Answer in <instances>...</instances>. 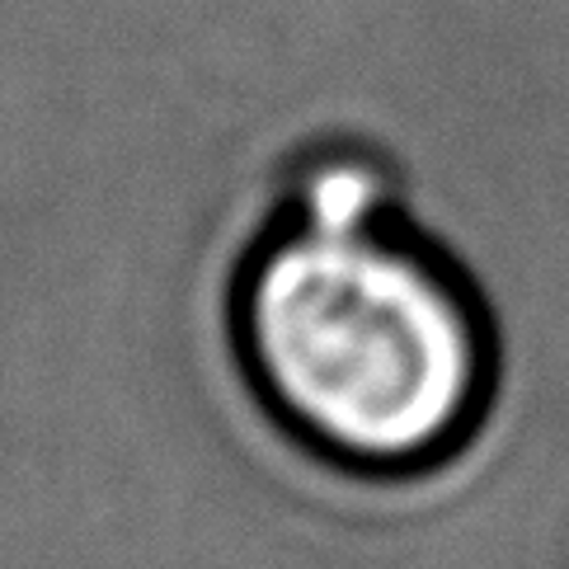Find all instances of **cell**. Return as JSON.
<instances>
[{"label":"cell","mask_w":569,"mask_h":569,"mask_svg":"<svg viewBox=\"0 0 569 569\" xmlns=\"http://www.w3.org/2000/svg\"><path fill=\"white\" fill-rule=\"evenodd\" d=\"M221 335L263 423L358 485L452 471L495 429L508 339L485 278L377 137L282 147L221 273Z\"/></svg>","instance_id":"1"}]
</instances>
